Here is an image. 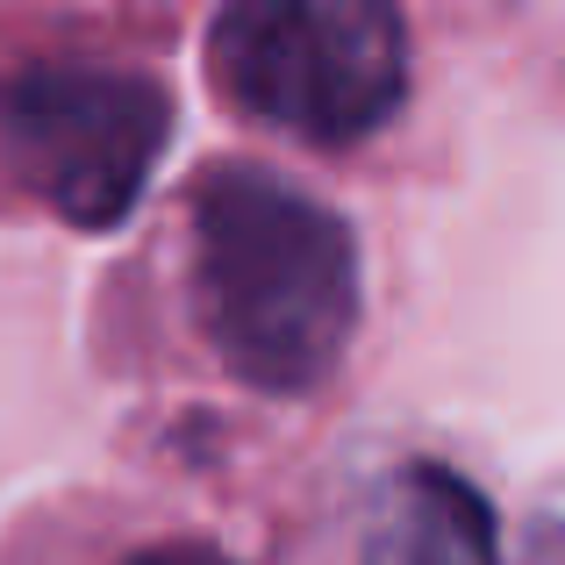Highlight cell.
Listing matches in <instances>:
<instances>
[{
  "mask_svg": "<svg viewBox=\"0 0 565 565\" xmlns=\"http://www.w3.org/2000/svg\"><path fill=\"white\" fill-rule=\"evenodd\" d=\"M193 308L258 394H308L359 337V236L265 166H207L193 186Z\"/></svg>",
  "mask_w": 565,
  "mask_h": 565,
  "instance_id": "1",
  "label": "cell"
},
{
  "mask_svg": "<svg viewBox=\"0 0 565 565\" xmlns=\"http://www.w3.org/2000/svg\"><path fill=\"white\" fill-rule=\"evenodd\" d=\"M207 72L250 122L301 143H359L408 100V29L386 0H230Z\"/></svg>",
  "mask_w": 565,
  "mask_h": 565,
  "instance_id": "2",
  "label": "cell"
},
{
  "mask_svg": "<svg viewBox=\"0 0 565 565\" xmlns=\"http://www.w3.org/2000/svg\"><path fill=\"white\" fill-rule=\"evenodd\" d=\"M172 137V94L122 65H22L0 79V166L51 215L115 230Z\"/></svg>",
  "mask_w": 565,
  "mask_h": 565,
  "instance_id": "3",
  "label": "cell"
},
{
  "mask_svg": "<svg viewBox=\"0 0 565 565\" xmlns=\"http://www.w3.org/2000/svg\"><path fill=\"white\" fill-rule=\"evenodd\" d=\"M359 565H501L494 509L451 466H401L365 515Z\"/></svg>",
  "mask_w": 565,
  "mask_h": 565,
  "instance_id": "4",
  "label": "cell"
},
{
  "mask_svg": "<svg viewBox=\"0 0 565 565\" xmlns=\"http://www.w3.org/2000/svg\"><path fill=\"white\" fill-rule=\"evenodd\" d=\"M122 565H236V558L215 552V544H143V552H129Z\"/></svg>",
  "mask_w": 565,
  "mask_h": 565,
  "instance_id": "5",
  "label": "cell"
}]
</instances>
